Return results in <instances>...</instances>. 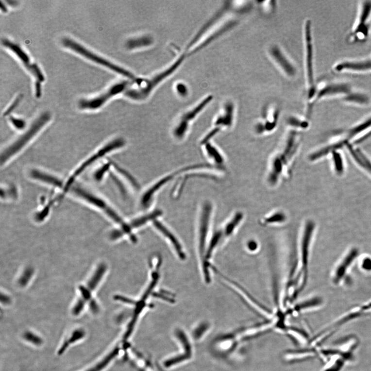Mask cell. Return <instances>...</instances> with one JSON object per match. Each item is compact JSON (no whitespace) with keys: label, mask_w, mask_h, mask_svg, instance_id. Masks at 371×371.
<instances>
[{"label":"cell","mask_w":371,"mask_h":371,"mask_svg":"<svg viewBox=\"0 0 371 371\" xmlns=\"http://www.w3.org/2000/svg\"><path fill=\"white\" fill-rule=\"evenodd\" d=\"M247 248L250 252H255L258 249V244L254 240H250L247 243Z\"/></svg>","instance_id":"d590c367"},{"label":"cell","mask_w":371,"mask_h":371,"mask_svg":"<svg viewBox=\"0 0 371 371\" xmlns=\"http://www.w3.org/2000/svg\"><path fill=\"white\" fill-rule=\"evenodd\" d=\"M347 146L354 159L361 168L371 174V162L360 151L354 149L349 144Z\"/></svg>","instance_id":"cb8c5ba5"},{"label":"cell","mask_w":371,"mask_h":371,"mask_svg":"<svg viewBox=\"0 0 371 371\" xmlns=\"http://www.w3.org/2000/svg\"><path fill=\"white\" fill-rule=\"evenodd\" d=\"M288 129L301 132L308 128L309 123L307 120L302 119L296 116L290 117L287 120Z\"/></svg>","instance_id":"484cf974"},{"label":"cell","mask_w":371,"mask_h":371,"mask_svg":"<svg viewBox=\"0 0 371 371\" xmlns=\"http://www.w3.org/2000/svg\"><path fill=\"white\" fill-rule=\"evenodd\" d=\"M175 335L177 338H178L182 344L183 347L185 349V353L189 354V355H191L192 350L191 344L189 341L187 336L185 335L183 331L180 330H176L175 332Z\"/></svg>","instance_id":"f1b7e54d"},{"label":"cell","mask_w":371,"mask_h":371,"mask_svg":"<svg viewBox=\"0 0 371 371\" xmlns=\"http://www.w3.org/2000/svg\"><path fill=\"white\" fill-rule=\"evenodd\" d=\"M151 41L149 40L148 37H142L138 39H132L129 42V44H132L131 45H128L131 46L132 45L139 44L138 48L141 47H145V46H148Z\"/></svg>","instance_id":"d6a6232c"},{"label":"cell","mask_w":371,"mask_h":371,"mask_svg":"<svg viewBox=\"0 0 371 371\" xmlns=\"http://www.w3.org/2000/svg\"><path fill=\"white\" fill-rule=\"evenodd\" d=\"M8 3H9L10 5L12 6H17V4H18V1H7Z\"/></svg>","instance_id":"b9f144b4"},{"label":"cell","mask_w":371,"mask_h":371,"mask_svg":"<svg viewBox=\"0 0 371 371\" xmlns=\"http://www.w3.org/2000/svg\"><path fill=\"white\" fill-rule=\"evenodd\" d=\"M278 119L279 111L278 109H269L255 124L253 128L254 133L259 137L269 135L277 129Z\"/></svg>","instance_id":"4fadbf2b"},{"label":"cell","mask_w":371,"mask_h":371,"mask_svg":"<svg viewBox=\"0 0 371 371\" xmlns=\"http://www.w3.org/2000/svg\"><path fill=\"white\" fill-rule=\"evenodd\" d=\"M119 353V348H115L103 358L83 371H102L111 364V362L118 356Z\"/></svg>","instance_id":"7402d4cb"},{"label":"cell","mask_w":371,"mask_h":371,"mask_svg":"<svg viewBox=\"0 0 371 371\" xmlns=\"http://www.w3.org/2000/svg\"><path fill=\"white\" fill-rule=\"evenodd\" d=\"M343 100L345 102L360 105H367L370 101L369 97L364 93L354 91L345 96Z\"/></svg>","instance_id":"d4e9b609"},{"label":"cell","mask_w":371,"mask_h":371,"mask_svg":"<svg viewBox=\"0 0 371 371\" xmlns=\"http://www.w3.org/2000/svg\"><path fill=\"white\" fill-rule=\"evenodd\" d=\"M202 145L204 146L205 153L211 162V165L224 172L226 169V159L222 151L214 145L212 141Z\"/></svg>","instance_id":"ac0fdd59"},{"label":"cell","mask_w":371,"mask_h":371,"mask_svg":"<svg viewBox=\"0 0 371 371\" xmlns=\"http://www.w3.org/2000/svg\"><path fill=\"white\" fill-rule=\"evenodd\" d=\"M272 51V54H273L274 58L277 63L279 64L282 68L285 70L287 73L293 75L294 73V70L291 65L288 63V61L286 60L285 57L282 53H280L279 51L277 49H274Z\"/></svg>","instance_id":"4316f807"},{"label":"cell","mask_w":371,"mask_h":371,"mask_svg":"<svg viewBox=\"0 0 371 371\" xmlns=\"http://www.w3.org/2000/svg\"><path fill=\"white\" fill-rule=\"evenodd\" d=\"M132 81L124 80L115 84L97 97L79 101V106L82 110H96L103 106L109 100L118 95L124 94L132 85Z\"/></svg>","instance_id":"ba28073f"},{"label":"cell","mask_w":371,"mask_h":371,"mask_svg":"<svg viewBox=\"0 0 371 371\" xmlns=\"http://www.w3.org/2000/svg\"><path fill=\"white\" fill-rule=\"evenodd\" d=\"M4 46L10 49L17 57L25 66V68L34 76L36 81L41 83L45 80L44 75L41 71L38 65L35 63H32L29 55L25 53L24 51L17 44L12 43L7 39L2 41Z\"/></svg>","instance_id":"7c38bea8"},{"label":"cell","mask_w":371,"mask_h":371,"mask_svg":"<svg viewBox=\"0 0 371 371\" xmlns=\"http://www.w3.org/2000/svg\"><path fill=\"white\" fill-rule=\"evenodd\" d=\"M51 119V115L45 113L39 117L32 123L30 129L14 141L11 145L8 146L1 155V165L6 164L15 155L19 153L36 135L43 129Z\"/></svg>","instance_id":"3957f363"},{"label":"cell","mask_w":371,"mask_h":371,"mask_svg":"<svg viewBox=\"0 0 371 371\" xmlns=\"http://www.w3.org/2000/svg\"><path fill=\"white\" fill-rule=\"evenodd\" d=\"M209 325L207 323H203L199 325L193 332L192 336L196 340L201 338V337L207 331Z\"/></svg>","instance_id":"1f68e13d"},{"label":"cell","mask_w":371,"mask_h":371,"mask_svg":"<svg viewBox=\"0 0 371 371\" xmlns=\"http://www.w3.org/2000/svg\"><path fill=\"white\" fill-rule=\"evenodd\" d=\"M24 275H25V277H22L21 278V281L20 282V284L21 285H23V284H24L25 283H27V282H26V278H29V277L31 276L32 272L30 271V269L28 270H27V271L26 272V273H25L24 274Z\"/></svg>","instance_id":"f35d334b"},{"label":"cell","mask_w":371,"mask_h":371,"mask_svg":"<svg viewBox=\"0 0 371 371\" xmlns=\"http://www.w3.org/2000/svg\"><path fill=\"white\" fill-rule=\"evenodd\" d=\"M287 220V216L283 210H277L263 219L264 225L281 224Z\"/></svg>","instance_id":"603a6c76"},{"label":"cell","mask_w":371,"mask_h":371,"mask_svg":"<svg viewBox=\"0 0 371 371\" xmlns=\"http://www.w3.org/2000/svg\"><path fill=\"white\" fill-rule=\"evenodd\" d=\"M126 142L124 139L122 138H116L114 140L109 142L105 145L102 148H101L99 150L98 152L93 155L90 158L87 159L86 162H84L82 166H81L78 170H76L74 174L71 176L70 179L68 181V182L70 184H73L74 181L77 177L79 176L86 168L90 166L91 164L94 163L99 158L102 157L105 155L112 152L122 148L125 146Z\"/></svg>","instance_id":"5bb4252c"},{"label":"cell","mask_w":371,"mask_h":371,"mask_svg":"<svg viewBox=\"0 0 371 371\" xmlns=\"http://www.w3.org/2000/svg\"><path fill=\"white\" fill-rule=\"evenodd\" d=\"M155 229L165 238L167 241L170 243L173 247L175 254L179 258L184 260L186 257L182 244L178 238L176 237L174 233L162 222L159 220L158 218L156 219L152 223Z\"/></svg>","instance_id":"2e32d148"},{"label":"cell","mask_w":371,"mask_h":371,"mask_svg":"<svg viewBox=\"0 0 371 371\" xmlns=\"http://www.w3.org/2000/svg\"><path fill=\"white\" fill-rule=\"evenodd\" d=\"M22 337L24 340L36 346H40L43 342L40 336L32 332H26L23 334Z\"/></svg>","instance_id":"f546056e"},{"label":"cell","mask_w":371,"mask_h":371,"mask_svg":"<svg viewBox=\"0 0 371 371\" xmlns=\"http://www.w3.org/2000/svg\"><path fill=\"white\" fill-rule=\"evenodd\" d=\"M362 267L366 271L371 270V259L366 258L362 263Z\"/></svg>","instance_id":"8d00e7d4"},{"label":"cell","mask_w":371,"mask_h":371,"mask_svg":"<svg viewBox=\"0 0 371 371\" xmlns=\"http://www.w3.org/2000/svg\"><path fill=\"white\" fill-rule=\"evenodd\" d=\"M107 270V266L102 264L96 270L92 275L86 287L80 288L81 292V298L78 300L72 308V313L74 316H79L85 308L86 303L89 302L91 298V293L98 286L99 283L102 279Z\"/></svg>","instance_id":"30bf717a"},{"label":"cell","mask_w":371,"mask_h":371,"mask_svg":"<svg viewBox=\"0 0 371 371\" xmlns=\"http://www.w3.org/2000/svg\"><path fill=\"white\" fill-rule=\"evenodd\" d=\"M0 3H1V5H0V7H1L2 11L4 13L7 12V10L5 5L3 4L2 1H0Z\"/></svg>","instance_id":"ab89813d"},{"label":"cell","mask_w":371,"mask_h":371,"mask_svg":"<svg viewBox=\"0 0 371 371\" xmlns=\"http://www.w3.org/2000/svg\"><path fill=\"white\" fill-rule=\"evenodd\" d=\"M1 299H4V300L1 301L2 302H3L4 304H8L10 302V300L9 299V298H8L7 296H5L4 297H1Z\"/></svg>","instance_id":"60d3db41"},{"label":"cell","mask_w":371,"mask_h":371,"mask_svg":"<svg viewBox=\"0 0 371 371\" xmlns=\"http://www.w3.org/2000/svg\"><path fill=\"white\" fill-rule=\"evenodd\" d=\"M370 58H371V57Z\"/></svg>","instance_id":"7bdbcfd3"},{"label":"cell","mask_w":371,"mask_h":371,"mask_svg":"<svg viewBox=\"0 0 371 371\" xmlns=\"http://www.w3.org/2000/svg\"><path fill=\"white\" fill-rule=\"evenodd\" d=\"M306 74L308 85V104L306 113L310 115L314 106L317 92L315 84L314 70V54L313 39L311 35V25L310 20L306 22L305 27Z\"/></svg>","instance_id":"5b68a950"},{"label":"cell","mask_w":371,"mask_h":371,"mask_svg":"<svg viewBox=\"0 0 371 371\" xmlns=\"http://www.w3.org/2000/svg\"><path fill=\"white\" fill-rule=\"evenodd\" d=\"M322 301L321 299L318 297L311 298L299 303L295 307L294 310L299 311L307 308L314 307L321 304Z\"/></svg>","instance_id":"83f0119b"},{"label":"cell","mask_w":371,"mask_h":371,"mask_svg":"<svg viewBox=\"0 0 371 371\" xmlns=\"http://www.w3.org/2000/svg\"><path fill=\"white\" fill-rule=\"evenodd\" d=\"M301 142L300 132L290 129L287 131L269 159L265 181L269 188H276L290 178Z\"/></svg>","instance_id":"6da1fadb"},{"label":"cell","mask_w":371,"mask_h":371,"mask_svg":"<svg viewBox=\"0 0 371 371\" xmlns=\"http://www.w3.org/2000/svg\"><path fill=\"white\" fill-rule=\"evenodd\" d=\"M35 96L36 98H39L41 96V83L36 81L35 84Z\"/></svg>","instance_id":"74e56055"},{"label":"cell","mask_w":371,"mask_h":371,"mask_svg":"<svg viewBox=\"0 0 371 371\" xmlns=\"http://www.w3.org/2000/svg\"><path fill=\"white\" fill-rule=\"evenodd\" d=\"M191 355L186 353H184L183 355L175 356L170 359H169L165 362V366L168 368L175 365L180 364L185 360H187L191 357Z\"/></svg>","instance_id":"4dcf8cb0"},{"label":"cell","mask_w":371,"mask_h":371,"mask_svg":"<svg viewBox=\"0 0 371 371\" xmlns=\"http://www.w3.org/2000/svg\"><path fill=\"white\" fill-rule=\"evenodd\" d=\"M22 95H20L17 97L14 101L13 103L10 106L9 108H8L4 114V115L7 116V115L10 114L12 111H14V109L17 107V106L19 105L20 101L22 99Z\"/></svg>","instance_id":"836d02e7"},{"label":"cell","mask_w":371,"mask_h":371,"mask_svg":"<svg viewBox=\"0 0 371 371\" xmlns=\"http://www.w3.org/2000/svg\"><path fill=\"white\" fill-rule=\"evenodd\" d=\"M184 60L185 56L181 55L174 63L163 71L149 78H137L135 81L133 82L131 86L126 91L124 95L134 101L145 100L160 84L180 68Z\"/></svg>","instance_id":"7a4b0ae2"},{"label":"cell","mask_w":371,"mask_h":371,"mask_svg":"<svg viewBox=\"0 0 371 371\" xmlns=\"http://www.w3.org/2000/svg\"><path fill=\"white\" fill-rule=\"evenodd\" d=\"M86 332L83 328L81 327L75 328L73 331L69 332L58 349L57 354L62 355L68 350L71 345L78 343L85 338Z\"/></svg>","instance_id":"ffe728a7"},{"label":"cell","mask_w":371,"mask_h":371,"mask_svg":"<svg viewBox=\"0 0 371 371\" xmlns=\"http://www.w3.org/2000/svg\"><path fill=\"white\" fill-rule=\"evenodd\" d=\"M213 212L214 206L212 202L208 201L204 202L201 209L198 237V253L202 269L205 265Z\"/></svg>","instance_id":"277c9868"},{"label":"cell","mask_w":371,"mask_h":371,"mask_svg":"<svg viewBox=\"0 0 371 371\" xmlns=\"http://www.w3.org/2000/svg\"><path fill=\"white\" fill-rule=\"evenodd\" d=\"M235 120L234 106L232 104H227L216 117L212 128L202 139V145L212 141L217 134L231 130L235 124Z\"/></svg>","instance_id":"9c48e42d"},{"label":"cell","mask_w":371,"mask_h":371,"mask_svg":"<svg viewBox=\"0 0 371 371\" xmlns=\"http://www.w3.org/2000/svg\"><path fill=\"white\" fill-rule=\"evenodd\" d=\"M358 253L359 252L357 249H352L337 266L333 278V281L335 284H339L346 276L349 268L358 256Z\"/></svg>","instance_id":"d6986e66"},{"label":"cell","mask_w":371,"mask_h":371,"mask_svg":"<svg viewBox=\"0 0 371 371\" xmlns=\"http://www.w3.org/2000/svg\"><path fill=\"white\" fill-rule=\"evenodd\" d=\"M10 120L15 127L17 129L20 130L22 128H23L25 125V121L21 119H18V118L11 116L10 117Z\"/></svg>","instance_id":"e575fe53"},{"label":"cell","mask_w":371,"mask_h":371,"mask_svg":"<svg viewBox=\"0 0 371 371\" xmlns=\"http://www.w3.org/2000/svg\"><path fill=\"white\" fill-rule=\"evenodd\" d=\"M244 218V214L241 211L235 212L226 223L222 230L224 238H229L232 237L243 221Z\"/></svg>","instance_id":"44dd1931"},{"label":"cell","mask_w":371,"mask_h":371,"mask_svg":"<svg viewBox=\"0 0 371 371\" xmlns=\"http://www.w3.org/2000/svg\"><path fill=\"white\" fill-rule=\"evenodd\" d=\"M371 18V1L362 2L358 16L353 29L351 37L354 41L367 38L369 31V21Z\"/></svg>","instance_id":"8fae6325"},{"label":"cell","mask_w":371,"mask_h":371,"mask_svg":"<svg viewBox=\"0 0 371 371\" xmlns=\"http://www.w3.org/2000/svg\"><path fill=\"white\" fill-rule=\"evenodd\" d=\"M315 227V223L311 220L306 221L304 227L300 244L301 270L299 273L301 276L302 282L297 292V297L304 289L307 283L310 247Z\"/></svg>","instance_id":"8992f818"},{"label":"cell","mask_w":371,"mask_h":371,"mask_svg":"<svg viewBox=\"0 0 371 371\" xmlns=\"http://www.w3.org/2000/svg\"><path fill=\"white\" fill-rule=\"evenodd\" d=\"M176 174L166 175L164 178L159 180L150 187L143 194L140 200V206L143 209H147L152 203L156 194L159 192L166 185L171 181Z\"/></svg>","instance_id":"e0dca14e"},{"label":"cell","mask_w":371,"mask_h":371,"mask_svg":"<svg viewBox=\"0 0 371 371\" xmlns=\"http://www.w3.org/2000/svg\"><path fill=\"white\" fill-rule=\"evenodd\" d=\"M353 91L349 84L347 83H330L317 90L314 105L317 101L327 98L343 97V98Z\"/></svg>","instance_id":"9a60e30c"},{"label":"cell","mask_w":371,"mask_h":371,"mask_svg":"<svg viewBox=\"0 0 371 371\" xmlns=\"http://www.w3.org/2000/svg\"><path fill=\"white\" fill-rule=\"evenodd\" d=\"M62 43L65 47L70 49L73 51L85 57L91 61L105 67L106 68L115 72L123 75V77L128 78L133 82L135 81L137 79L135 76L134 75L129 71L108 61L102 57L92 53L80 44L77 43V42L71 39L65 38L63 40Z\"/></svg>","instance_id":"52a82bcc"}]
</instances>
